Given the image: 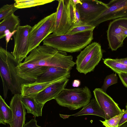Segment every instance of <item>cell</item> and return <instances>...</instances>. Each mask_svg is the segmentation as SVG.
Here are the masks:
<instances>
[{
    "label": "cell",
    "mask_w": 127,
    "mask_h": 127,
    "mask_svg": "<svg viewBox=\"0 0 127 127\" xmlns=\"http://www.w3.org/2000/svg\"><path fill=\"white\" fill-rule=\"evenodd\" d=\"M51 0H15V6L19 9H22L43 5L51 2Z\"/></svg>",
    "instance_id": "cell-22"
},
{
    "label": "cell",
    "mask_w": 127,
    "mask_h": 127,
    "mask_svg": "<svg viewBox=\"0 0 127 127\" xmlns=\"http://www.w3.org/2000/svg\"><path fill=\"white\" fill-rule=\"evenodd\" d=\"M19 16L14 13L5 18L0 23V39L5 37V31L9 30L11 32H15L20 25Z\"/></svg>",
    "instance_id": "cell-19"
},
{
    "label": "cell",
    "mask_w": 127,
    "mask_h": 127,
    "mask_svg": "<svg viewBox=\"0 0 127 127\" xmlns=\"http://www.w3.org/2000/svg\"><path fill=\"white\" fill-rule=\"evenodd\" d=\"M71 55L44 45H39L32 51L25 59L24 63L39 66H56L70 70L75 64Z\"/></svg>",
    "instance_id": "cell-1"
},
{
    "label": "cell",
    "mask_w": 127,
    "mask_h": 127,
    "mask_svg": "<svg viewBox=\"0 0 127 127\" xmlns=\"http://www.w3.org/2000/svg\"><path fill=\"white\" fill-rule=\"evenodd\" d=\"M93 93L95 98L104 112L105 120L109 119L123 113L118 104L101 88H95Z\"/></svg>",
    "instance_id": "cell-11"
},
{
    "label": "cell",
    "mask_w": 127,
    "mask_h": 127,
    "mask_svg": "<svg viewBox=\"0 0 127 127\" xmlns=\"http://www.w3.org/2000/svg\"><path fill=\"white\" fill-rule=\"evenodd\" d=\"M32 26L28 25L17 27L13 35L14 45L11 53L15 59L19 63L25 59L28 52V36Z\"/></svg>",
    "instance_id": "cell-8"
},
{
    "label": "cell",
    "mask_w": 127,
    "mask_h": 127,
    "mask_svg": "<svg viewBox=\"0 0 127 127\" xmlns=\"http://www.w3.org/2000/svg\"><path fill=\"white\" fill-rule=\"evenodd\" d=\"M103 63L116 73H127V65L117 62L115 59H105L103 60Z\"/></svg>",
    "instance_id": "cell-23"
},
{
    "label": "cell",
    "mask_w": 127,
    "mask_h": 127,
    "mask_svg": "<svg viewBox=\"0 0 127 127\" xmlns=\"http://www.w3.org/2000/svg\"><path fill=\"white\" fill-rule=\"evenodd\" d=\"M23 105L27 113L32 114L35 118L42 116V109L44 105L37 103L34 98L22 96Z\"/></svg>",
    "instance_id": "cell-20"
},
{
    "label": "cell",
    "mask_w": 127,
    "mask_h": 127,
    "mask_svg": "<svg viewBox=\"0 0 127 127\" xmlns=\"http://www.w3.org/2000/svg\"><path fill=\"white\" fill-rule=\"evenodd\" d=\"M92 94L87 86L72 89L64 88L55 99L62 106L74 110L83 107L90 102Z\"/></svg>",
    "instance_id": "cell-4"
},
{
    "label": "cell",
    "mask_w": 127,
    "mask_h": 127,
    "mask_svg": "<svg viewBox=\"0 0 127 127\" xmlns=\"http://www.w3.org/2000/svg\"><path fill=\"white\" fill-rule=\"evenodd\" d=\"M58 1V5L52 33L55 35L66 34L72 25L68 18L64 0Z\"/></svg>",
    "instance_id": "cell-12"
},
{
    "label": "cell",
    "mask_w": 127,
    "mask_h": 127,
    "mask_svg": "<svg viewBox=\"0 0 127 127\" xmlns=\"http://www.w3.org/2000/svg\"><path fill=\"white\" fill-rule=\"evenodd\" d=\"M16 30L13 32H11L9 30H6L5 31L4 34L6 37V45L9 42L10 37L12 35H13Z\"/></svg>",
    "instance_id": "cell-32"
},
{
    "label": "cell",
    "mask_w": 127,
    "mask_h": 127,
    "mask_svg": "<svg viewBox=\"0 0 127 127\" xmlns=\"http://www.w3.org/2000/svg\"><path fill=\"white\" fill-rule=\"evenodd\" d=\"M102 56L101 46L94 42L88 45L77 56L75 62L76 69L86 75L94 70Z\"/></svg>",
    "instance_id": "cell-5"
},
{
    "label": "cell",
    "mask_w": 127,
    "mask_h": 127,
    "mask_svg": "<svg viewBox=\"0 0 127 127\" xmlns=\"http://www.w3.org/2000/svg\"><path fill=\"white\" fill-rule=\"evenodd\" d=\"M127 17H122L111 22L107 31V39L110 48L112 51L116 50L121 47L126 38L124 30Z\"/></svg>",
    "instance_id": "cell-9"
},
{
    "label": "cell",
    "mask_w": 127,
    "mask_h": 127,
    "mask_svg": "<svg viewBox=\"0 0 127 127\" xmlns=\"http://www.w3.org/2000/svg\"><path fill=\"white\" fill-rule=\"evenodd\" d=\"M60 81L47 82H40L36 81L31 83L24 84L22 86L21 94L23 97L34 98L40 92L46 88Z\"/></svg>",
    "instance_id": "cell-17"
},
{
    "label": "cell",
    "mask_w": 127,
    "mask_h": 127,
    "mask_svg": "<svg viewBox=\"0 0 127 127\" xmlns=\"http://www.w3.org/2000/svg\"><path fill=\"white\" fill-rule=\"evenodd\" d=\"M12 111L2 96H0V123L10 125L12 120Z\"/></svg>",
    "instance_id": "cell-21"
},
{
    "label": "cell",
    "mask_w": 127,
    "mask_h": 127,
    "mask_svg": "<svg viewBox=\"0 0 127 127\" xmlns=\"http://www.w3.org/2000/svg\"><path fill=\"white\" fill-rule=\"evenodd\" d=\"M18 9L15 6L14 4L3 5L0 8V20L3 19L6 17L14 13Z\"/></svg>",
    "instance_id": "cell-25"
},
{
    "label": "cell",
    "mask_w": 127,
    "mask_h": 127,
    "mask_svg": "<svg viewBox=\"0 0 127 127\" xmlns=\"http://www.w3.org/2000/svg\"><path fill=\"white\" fill-rule=\"evenodd\" d=\"M9 107L12 113L10 127H23L25 124L26 113L21 94L14 95L10 101Z\"/></svg>",
    "instance_id": "cell-14"
},
{
    "label": "cell",
    "mask_w": 127,
    "mask_h": 127,
    "mask_svg": "<svg viewBox=\"0 0 127 127\" xmlns=\"http://www.w3.org/2000/svg\"><path fill=\"white\" fill-rule=\"evenodd\" d=\"M76 4L81 22L89 24L108 8L107 4L97 0H81Z\"/></svg>",
    "instance_id": "cell-7"
},
{
    "label": "cell",
    "mask_w": 127,
    "mask_h": 127,
    "mask_svg": "<svg viewBox=\"0 0 127 127\" xmlns=\"http://www.w3.org/2000/svg\"><path fill=\"white\" fill-rule=\"evenodd\" d=\"M73 2L75 5L76 4L80 3L81 2V0H73Z\"/></svg>",
    "instance_id": "cell-35"
},
{
    "label": "cell",
    "mask_w": 127,
    "mask_h": 127,
    "mask_svg": "<svg viewBox=\"0 0 127 127\" xmlns=\"http://www.w3.org/2000/svg\"><path fill=\"white\" fill-rule=\"evenodd\" d=\"M93 30L72 34L49 35L43 41V45L58 50L74 53L80 51L93 40Z\"/></svg>",
    "instance_id": "cell-3"
},
{
    "label": "cell",
    "mask_w": 127,
    "mask_h": 127,
    "mask_svg": "<svg viewBox=\"0 0 127 127\" xmlns=\"http://www.w3.org/2000/svg\"><path fill=\"white\" fill-rule=\"evenodd\" d=\"M127 122V110H125L124 112L121 117L118 124V127Z\"/></svg>",
    "instance_id": "cell-31"
},
{
    "label": "cell",
    "mask_w": 127,
    "mask_h": 127,
    "mask_svg": "<svg viewBox=\"0 0 127 127\" xmlns=\"http://www.w3.org/2000/svg\"><path fill=\"white\" fill-rule=\"evenodd\" d=\"M123 110V113L109 119L105 120L104 121H100L102 123L103 125L106 127H118V124L124 112V110Z\"/></svg>",
    "instance_id": "cell-28"
},
{
    "label": "cell",
    "mask_w": 127,
    "mask_h": 127,
    "mask_svg": "<svg viewBox=\"0 0 127 127\" xmlns=\"http://www.w3.org/2000/svg\"><path fill=\"white\" fill-rule=\"evenodd\" d=\"M117 73L123 85L127 88V73L119 72Z\"/></svg>",
    "instance_id": "cell-29"
},
{
    "label": "cell",
    "mask_w": 127,
    "mask_h": 127,
    "mask_svg": "<svg viewBox=\"0 0 127 127\" xmlns=\"http://www.w3.org/2000/svg\"><path fill=\"white\" fill-rule=\"evenodd\" d=\"M119 127H127V122H125Z\"/></svg>",
    "instance_id": "cell-36"
},
{
    "label": "cell",
    "mask_w": 127,
    "mask_h": 127,
    "mask_svg": "<svg viewBox=\"0 0 127 127\" xmlns=\"http://www.w3.org/2000/svg\"><path fill=\"white\" fill-rule=\"evenodd\" d=\"M126 109L127 110V104L126 106Z\"/></svg>",
    "instance_id": "cell-37"
},
{
    "label": "cell",
    "mask_w": 127,
    "mask_h": 127,
    "mask_svg": "<svg viewBox=\"0 0 127 127\" xmlns=\"http://www.w3.org/2000/svg\"><path fill=\"white\" fill-rule=\"evenodd\" d=\"M67 13L69 21L72 24L75 21L76 12V6L73 0H64Z\"/></svg>",
    "instance_id": "cell-24"
},
{
    "label": "cell",
    "mask_w": 127,
    "mask_h": 127,
    "mask_svg": "<svg viewBox=\"0 0 127 127\" xmlns=\"http://www.w3.org/2000/svg\"><path fill=\"white\" fill-rule=\"evenodd\" d=\"M23 127H41L38 126L37 123V121L35 118L31 119L27 122L24 125Z\"/></svg>",
    "instance_id": "cell-30"
},
{
    "label": "cell",
    "mask_w": 127,
    "mask_h": 127,
    "mask_svg": "<svg viewBox=\"0 0 127 127\" xmlns=\"http://www.w3.org/2000/svg\"><path fill=\"white\" fill-rule=\"evenodd\" d=\"M115 60L116 62L127 65V58L121 59H116Z\"/></svg>",
    "instance_id": "cell-33"
},
{
    "label": "cell",
    "mask_w": 127,
    "mask_h": 127,
    "mask_svg": "<svg viewBox=\"0 0 127 127\" xmlns=\"http://www.w3.org/2000/svg\"><path fill=\"white\" fill-rule=\"evenodd\" d=\"M118 78L116 73H113L106 76L104 79L101 89L106 93L109 87L117 83Z\"/></svg>",
    "instance_id": "cell-27"
},
{
    "label": "cell",
    "mask_w": 127,
    "mask_h": 127,
    "mask_svg": "<svg viewBox=\"0 0 127 127\" xmlns=\"http://www.w3.org/2000/svg\"><path fill=\"white\" fill-rule=\"evenodd\" d=\"M70 77V70L61 67H47L46 71L37 78L36 81L47 82L59 81Z\"/></svg>",
    "instance_id": "cell-16"
},
{
    "label": "cell",
    "mask_w": 127,
    "mask_h": 127,
    "mask_svg": "<svg viewBox=\"0 0 127 127\" xmlns=\"http://www.w3.org/2000/svg\"><path fill=\"white\" fill-rule=\"evenodd\" d=\"M95 27L93 26L87 24L78 26L72 25L66 34H72L88 30H94Z\"/></svg>",
    "instance_id": "cell-26"
},
{
    "label": "cell",
    "mask_w": 127,
    "mask_h": 127,
    "mask_svg": "<svg viewBox=\"0 0 127 127\" xmlns=\"http://www.w3.org/2000/svg\"><path fill=\"white\" fill-rule=\"evenodd\" d=\"M19 63L11 53L0 47V76L4 99L9 90L12 94H21L22 85L27 83L17 75L16 67Z\"/></svg>",
    "instance_id": "cell-2"
},
{
    "label": "cell",
    "mask_w": 127,
    "mask_h": 127,
    "mask_svg": "<svg viewBox=\"0 0 127 127\" xmlns=\"http://www.w3.org/2000/svg\"><path fill=\"white\" fill-rule=\"evenodd\" d=\"M69 79H66L56 83L40 92L34 98L38 103L44 105L48 101L55 99L66 86Z\"/></svg>",
    "instance_id": "cell-15"
},
{
    "label": "cell",
    "mask_w": 127,
    "mask_h": 127,
    "mask_svg": "<svg viewBox=\"0 0 127 127\" xmlns=\"http://www.w3.org/2000/svg\"><path fill=\"white\" fill-rule=\"evenodd\" d=\"M93 115L97 116L105 119L104 110L100 107L95 98L91 100L89 103L83 107L79 111L71 115L61 114V117L64 119L67 118L71 116L77 117L84 115Z\"/></svg>",
    "instance_id": "cell-18"
},
{
    "label": "cell",
    "mask_w": 127,
    "mask_h": 127,
    "mask_svg": "<svg viewBox=\"0 0 127 127\" xmlns=\"http://www.w3.org/2000/svg\"><path fill=\"white\" fill-rule=\"evenodd\" d=\"M73 83H76L75 84H73V87H77V86H79L80 85V82L78 80H74Z\"/></svg>",
    "instance_id": "cell-34"
},
{
    "label": "cell",
    "mask_w": 127,
    "mask_h": 127,
    "mask_svg": "<svg viewBox=\"0 0 127 127\" xmlns=\"http://www.w3.org/2000/svg\"><path fill=\"white\" fill-rule=\"evenodd\" d=\"M56 12L45 17L32 27L28 36V52L39 45L49 35L52 33Z\"/></svg>",
    "instance_id": "cell-6"
},
{
    "label": "cell",
    "mask_w": 127,
    "mask_h": 127,
    "mask_svg": "<svg viewBox=\"0 0 127 127\" xmlns=\"http://www.w3.org/2000/svg\"><path fill=\"white\" fill-rule=\"evenodd\" d=\"M47 67L34 64L19 63L16 67L18 76L27 83L36 81L46 70Z\"/></svg>",
    "instance_id": "cell-13"
},
{
    "label": "cell",
    "mask_w": 127,
    "mask_h": 127,
    "mask_svg": "<svg viewBox=\"0 0 127 127\" xmlns=\"http://www.w3.org/2000/svg\"><path fill=\"white\" fill-rule=\"evenodd\" d=\"M107 5L108 8L89 25L96 27L106 21L127 17V0H112Z\"/></svg>",
    "instance_id": "cell-10"
}]
</instances>
